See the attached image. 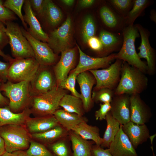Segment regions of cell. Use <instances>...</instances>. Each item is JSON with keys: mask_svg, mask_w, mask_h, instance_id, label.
<instances>
[{"mask_svg": "<svg viewBox=\"0 0 156 156\" xmlns=\"http://www.w3.org/2000/svg\"><path fill=\"white\" fill-rule=\"evenodd\" d=\"M144 73L138 68L123 62L118 84L114 90L115 95L140 94L146 90L148 79Z\"/></svg>", "mask_w": 156, "mask_h": 156, "instance_id": "cell-1", "label": "cell"}, {"mask_svg": "<svg viewBox=\"0 0 156 156\" xmlns=\"http://www.w3.org/2000/svg\"><path fill=\"white\" fill-rule=\"evenodd\" d=\"M30 87V82L26 81L14 83L8 80L0 85V91L9 99L8 107L11 111L18 113L29 107L32 98Z\"/></svg>", "mask_w": 156, "mask_h": 156, "instance_id": "cell-2", "label": "cell"}, {"mask_svg": "<svg viewBox=\"0 0 156 156\" xmlns=\"http://www.w3.org/2000/svg\"><path fill=\"white\" fill-rule=\"evenodd\" d=\"M122 35V45L118 52L116 53L115 59L126 62L144 73H147V64L139 57L135 49V39L140 36L135 25L128 26L124 28Z\"/></svg>", "mask_w": 156, "mask_h": 156, "instance_id": "cell-3", "label": "cell"}, {"mask_svg": "<svg viewBox=\"0 0 156 156\" xmlns=\"http://www.w3.org/2000/svg\"><path fill=\"white\" fill-rule=\"evenodd\" d=\"M0 135L3 139L5 152L27 150L32 139L25 125L10 124L0 127Z\"/></svg>", "mask_w": 156, "mask_h": 156, "instance_id": "cell-4", "label": "cell"}, {"mask_svg": "<svg viewBox=\"0 0 156 156\" xmlns=\"http://www.w3.org/2000/svg\"><path fill=\"white\" fill-rule=\"evenodd\" d=\"M67 90L56 86L43 94L32 97L30 109L36 117L53 115L59 106L60 101Z\"/></svg>", "mask_w": 156, "mask_h": 156, "instance_id": "cell-5", "label": "cell"}, {"mask_svg": "<svg viewBox=\"0 0 156 156\" xmlns=\"http://www.w3.org/2000/svg\"><path fill=\"white\" fill-rule=\"evenodd\" d=\"M5 25L12 56L14 59L35 58L32 47L18 24L13 21H8Z\"/></svg>", "mask_w": 156, "mask_h": 156, "instance_id": "cell-6", "label": "cell"}, {"mask_svg": "<svg viewBox=\"0 0 156 156\" xmlns=\"http://www.w3.org/2000/svg\"><path fill=\"white\" fill-rule=\"evenodd\" d=\"M8 80L14 83L31 82L35 77L40 65L34 58L13 59L9 62Z\"/></svg>", "mask_w": 156, "mask_h": 156, "instance_id": "cell-7", "label": "cell"}, {"mask_svg": "<svg viewBox=\"0 0 156 156\" xmlns=\"http://www.w3.org/2000/svg\"><path fill=\"white\" fill-rule=\"evenodd\" d=\"M116 60L113 64L106 68L89 70L96 81L93 90L105 88L114 90L116 88L120 80L123 61Z\"/></svg>", "mask_w": 156, "mask_h": 156, "instance_id": "cell-8", "label": "cell"}, {"mask_svg": "<svg viewBox=\"0 0 156 156\" xmlns=\"http://www.w3.org/2000/svg\"><path fill=\"white\" fill-rule=\"evenodd\" d=\"M71 37V20L68 16L60 27L50 32L47 44L56 54L70 48Z\"/></svg>", "mask_w": 156, "mask_h": 156, "instance_id": "cell-9", "label": "cell"}, {"mask_svg": "<svg viewBox=\"0 0 156 156\" xmlns=\"http://www.w3.org/2000/svg\"><path fill=\"white\" fill-rule=\"evenodd\" d=\"M49 66L40 65L35 77L30 82L32 97L46 93L57 86L53 71Z\"/></svg>", "mask_w": 156, "mask_h": 156, "instance_id": "cell-10", "label": "cell"}, {"mask_svg": "<svg viewBox=\"0 0 156 156\" xmlns=\"http://www.w3.org/2000/svg\"><path fill=\"white\" fill-rule=\"evenodd\" d=\"M22 32L29 42L34 51L35 58L40 65L51 66L56 62L57 56L47 43L32 36L23 27H20Z\"/></svg>", "mask_w": 156, "mask_h": 156, "instance_id": "cell-11", "label": "cell"}, {"mask_svg": "<svg viewBox=\"0 0 156 156\" xmlns=\"http://www.w3.org/2000/svg\"><path fill=\"white\" fill-rule=\"evenodd\" d=\"M79 55V62L71 72L79 74L90 70H97L99 68H107L110 65L111 62L115 59L116 53H112L102 57H93L89 56L81 50L77 44Z\"/></svg>", "mask_w": 156, "mask_h": 156, "instance_id": "cell-12", "label": "cell"}, {"mask_svg": "<svg viewBox=\"0 0 156 156\" xmlns=\"http://www.w3.org/2000/svg\"><path fill=\"white\" fill-rule=\"evenodd\" d=\"M135 26L141 38L140 45L138 48L139 50L138 55L140 59L143 58L146 60L147 73L150 75H153L156 70V55L155 50L149 42V33L140 24H136Z\"/></svg>", "mask_w": 156, "mask_h": 156, "instance_id": "cell-13", "label": "cell"}, {"mask_svg": "<svg viewBox=\"0 0 156 156\" xmlns=\"http://www.w3.org/2000/svg\"><path fill=\"white\" fill-rule=\"evenodd\" d=\"M61 53L59 61L53 69L57 86L58 87L61 83L67 77L68 73L74 66L76 50L75 48H70L62 52Z\"/></svg>", "mask_w": 156, "mask_h": 156, "instance_id": "cell-14", "label": "cell"}, {"mask_svg": "<svg viewBox=\"0 0 156 156\" xmlns=\"http://www.w3.org/2000/svg\"><path fill=\"white\" fill-rule=\"evenodd\" d=\"M130 96V121L138 125L145 124L152 116L150 108L142 99L140 94Z\"/></svg>", "mask_w": 156, "mask_h": 156, "instance_id": "cell-15", "label": "cell"}, {"mask_svg": "<svg viewBox=\"0 0 156 156\" xmlns=\"http://www.w3.org/2000/svg\"><path fill=\"white\" fill-rule=\"evenodd\" d=\"M110 112L112 116L120 125H124L130 121V96L127 94L115 95L110 103Z\"/></svg>", "mask_w": 156, "mask_h": 156, "instance_id": "cell-16", "label": "cell"}, {"mask_svg": "<svg viewBox=\"0 0 156 156\" xmlns=\"http://www.w3.org/2000/svg\"><path fill=\"white\" fill-rule=\"evenodd\" d=\"M76 80L79 86L81 99L85 112H89L92 108L94 102L92 97V89L96 81L93 75L86 71L79 74Z\"/></svg>", "mask_w": 156, "mask_h": 156, "instance_id": "cell-17", "label": "cell"}, {"mask_svg": "<svg viewBox=\"0 0 156 156\" xmlns=\"http://www.w3.org/2000/svg\"><path fill=\"white\" fill-rule=\"evenodd\" d=\"M120 125L119 129L108 148L113 156H138L137 153Z\"/></svg>", "mask_w": 156, "mask_h": 156, "instance_id": "cell-18", "label": "cell"}, {"mask_svg": "<svg viewBox=\"0 0 156 156\" xmlns=\"http://www.w3.org/2000/svg\"><path fill=\"white\" fill-rule=\"evenodd\" d=\"M23 9V15L25 22L29 28L27 31L33 37L44 42H47L48 35L43 30L40 24L31 8L29 0H25Z\"/></svg>", "mask_w": 156, "mask_h": 156, "instance_id": "cell-19", "label": "cell"}, {"mask_svg": "<svg viewBox=\"0 0 156 156\" xmlns=\"http://www.w3.org/2000/svg\"><path fill=\"white\" fill-rule=\"evenodd\" d=\"M122 128L135 149L146 141L150 136L149 130L145 124L138 125L130 121L122 125Z\"/></svg>", "mask_w": 156, "mask_h": 156, "instance_id": "cell-20", "label": "cell"}, {"mask_svg": "<svg viewBox=\"0 0 156 156\" xmlns=\"http://www.w3.org/2000/svg\"><path fill=\"white\" fill-rule=\"evenodd\" d=\"M60 125L53 115L32 118L29 117L25 125L30 134L42 133Z\"/></svg>", "mask_w": 156, "mask_h": 156, "instance_id": "cell-21", "label": "cell"}, {"mask_svg": "<svg viewBox=\"0 0 156 156\" xmlns=\"http://www.w3.org/2000/svg\"><path fill=\"white\" fill-rule=\"evenodd\" d=\"M31 114L29 107L21 112L16 113L11 111L8 107H0V127L10 124L25 125Z\"/></svg>", "mask_w": 156, "mask_h": 156, "instance_id": "cell-22", "label": "cell"}, {"mask_svg": "<svg viewBox=\"0 0 156 156\" xmlns=\"http://www.w3.org/2000/svg\"><path fill=\"white\" fill-rule=\"evenodd\" d=\"M73 156H91L93 141L86 140L72 130L68 131Z\"/></svg>", "mask_w": 156, "mask_h": 156, "instance_id": "cell-23", "label": "cell"}, {"mask_svg": "<svg viewBox=\"0 0 156 156\" xmlns=\"http://www.w3.org/2000/svg\"><path fill=\"white\" fill-rule=\"evenodd\" d=\"M68 131L59 125L45 132L31 133L32 139L45 145L68 135Z\"/></svg>", "mask_w": 156, "mask_h": 156, "instance_id": "cell-24", "label": "cell"}, {"mask_svg": "<svg viewBox=\"0 0 156 156\" xmlns=\"http://www.w3.org/2000/svg\"><path fill=\"white\" fill-rule=\"evenodd\" d=\"M59 124L69 131L83 121L88 122L85 116L67 112L63 109H57L53 113Z\"/></svg>", "mask_w": 156, "mask_h": 156, "instance_id": "cell-25", "label": "cell"}, {"mask_svg": "<svg viewBox=\"0 0 156 156\" xmlns=\"http://www.w3.org/2000/svg\"><path fill=\"white\" fill-rule=\"evenodd\" d=\"M72 130L86 140L93 141L98 145L100 146L102 143L99 128L96 126L89 125L87 122L82 121Z\"/></svg>", "mask_w": 156, "mask_h": 156, "instance_id": "cell-26", "label": "cell"}, {"mask_svg": "<svg viewBox=\"0 0 156 156\" xmlns=\"http://www.w3.org/2000/svg\"><path fill=\"white\" fill-rule=\"evenodd\" d=\"M105 120L107 122V126L102 138V142L100 146L103 148H108L118 131L120 124L112 116L110 112L107 114Z\"/></svg>", "mask_w": 156, "mask_h": 156, "instance_id": "cell-27", "label": "cell"}, {"mask_svg": "<svg viewBox=\"0 0 156 156\" xmlns=\"http://www.w3.org/2000/svg\"><path fill=\"white\" fill-rule=\"evenodd\" d=\"M59 106L67 112L81 116L85 113L81 99L72 95L65 94L60 101Z\"/></svg>", "mask_w": 156, "mask_h": 156, "instance_id": "cell-28", "label": "cell"}, {"mask_svg": "<svg viewBox=\"0 0 156 156\" xmlns=\"http://www.w3.org/2000/svg\"><path fill=\"white\" fill-rule=\"evenodd\" d=\"M42 17H44L49 24L53 27L60 22L62 14L60 9L52 1L45 0Z\"/></svg>", "mask_w": 156, "mask_h": 156, "instance_id": "cell-29", "label": "cell"}, {"mask_svg": "<svg viewBox=\"0 0 156 156\" xmlns=\"http://www.w3.org/2000/svg\"><path fill=\"white\" fill-rule=\"evenodd\" d=\"M70 142L69 137L68 135L45 146L54 156H73Z\"/></svg>", "mask_w": 156, "mask_h": 156, "instance_id": "cell-30", "label": "cell"}, {"mask_svg": "<svg viewBox=\"0 0 156 156\" xmlns=\"http://www.w3.org/2000/svg\"><path fill=\"white\" fill-rule=\"evenodd\" d=\"M100 17L105 25L111 30L117 29L121 25L119 17L109 6H102L99 10Z\"/></svg>", "mask_w": 156, "mask_h": 156, "instance_id": "cell-31", "label": "cell"}, {"mask_svg": "<svg viewBox=\"0 0 156 156\" xmlns=\"http://www.w3.org/2000/svg\"><path fill=\"white\" fill-rule=\"evenodd\" d=\"M103 47V50L108 53L115 51L120 44V40L116 34L109 31H101L99 38Z\"/></svg>", "mask_w": 156, "mask_h": 156, "instance_id": "cell-32", "label": "cell"}, {"mask_svg": "<svg viewBox=\"0 0 156 156\" xmlns=\"http://www.w3.org/2000/svg\"><path fill=\"white\" fill-rule=\"evenodd\" d=\"M150 3V1L148 0H133L132 9L124 17L125 22L128 26L133 25V23L136 18Z\"/></svg>", "mask_w": 156, "mask_h": 156, "instance_id": "cell-33", "label": "cell"}, {"mask_svg": "<svg viewBox=\"0 0 156 156\" xmlns=\"http://www.w3.org/2000/svg\"><path fill=\"white\" fill-rule=\"evenodd\" d=\"M26 151L28 156H54L45 145L32 139Z\"/></svg>", "mask_w": 156, "mask_h": 156, "instance_id": "cell-34", "label": "cell"}, {"mask_svg": "<svg viewBox=\"0 0 156 156\" xmlns=\"http://www.w3.org/2000/svg\"><path fill=\"white\" fill-rule=\"evenodd\" d=\"M114 96V90L106 88L93 90L92 94L94 102L96 103H111Z\"/></svg>", "mask_w": 156, "mask_h": 156, "instance_id": "cell-35", "label": "cell"}, {"mask_svg": "<svg viewBox=\"0 0 156 156\" xmlns=\"http://www.w3.org/2000/svg\"><path fill=\"white\" fill-rule=\"evenodd\" d=\"M25 0H6L3 1V5L8 8L20 18L24 29L27 30L28 28L27 24L25 22L21 9Z\"/></svg>", "mask_w": 156, "mask_h": 156, "instance_id": "cell-36", "label": "cell"}, {"mask_svg": "<svg viewBox=\"0 0 156 156\" xmlns=\"http://www.w3.org/2000/svg\"><path fill=\"white\" fill-rule=\"evenodd\" d=\"M96 26L94 19L90 15L87 16L83 22L81 34L83 42L85 43L91 38L94 36Z\"/></svg>", "mask_w": 156, "mask_h": 156, "instance_id": "cell-37", "label": "cell"}, {"mask_svg": "<svg viewBox=\"0 0 156 156\" xmlns=\"http://www.w3.org/2000/svg\"><path fill=\"white\" fill-rule=\"evenodd\" d=\"M78 74L71 72L69 76L60 84L59 87L69 91L72 95L81 99V95L76 90L75 83Z\"/></svg>", "mask_w": 156, "mask_h": 156, "instance_id": "cell-38", "label": "cell"}, {"mask_svg": "<svg viewBox=\"0 0 156 156\" xmlns=\"http://www.w3.org/2000/svg\"><path fill=\"white\" fill-rule=\"evenodd\" d=\"M110 2L118 12L125 14V17L133 4V1L131 0H111Z\"/></svg>", "mask_w": 156, "mask_h": 156, "instance_id": "cell-39", "label": "cell"}, {"mask_svg": "<svg viewBox=\"0 0 156 156\" xmlns=\"http://www.w3.org/2000/svg\"><path fill=\"white\" fill-rule=\"evenodd\" d=\"M3 1L0 0V21L4 24L8 21H13L17 18L15 14L3 5Z\"/></svg>", "mask_w": 156, "mask_h": 156, "instance_id": "cell-40", "label": "cell"}, {"mask_svg": "<svg viewBox=\"0 0 156 156\" xmlns=\"http://www.w3.org/2000/svg\"><path fill=\"white\" fill-rule=\"evenodd\" d=\"M100 105V108L96 111L94 115L96 120H105L106 115L111 110V105L109 103H101Z\"/></svg>", "mask_w": 156, "mask_h": 156, "instance_id": "cell-41", "label": "cell"}, {"mask_svg": "<svg viewBox=\"0 0 156 156\" xmlns=\"http://www.w3.org/2000/svg\"><path fill=\"white\" fill-rule=\"evenodd\" d=\"M32 10L36 16L42 17L44 8V0H29Z\"/></svg>", "mask_w": 156, "mask_h": 156, "instance_id": "cell-42", "label": "cell"}, {"mask_svg": "<svg viewBox=\"0 0 156 156\" xmlns=\"http://www.w3.org/2000/svg\"><path fill=\"white\" fill-rule=\"evenodd\" d=\"M91 156H113L108 148L104 149L95 144L92 147Z\"/></svg>", "mask_w": 156, "mask_h": 156, "instance_id": "cell-43", "label": "cell"}, {"mask_svg": "<svg viewBox=\"0 0 156 156\" xmlns=\"http://www.w3.org/2000/svg\"><path fill=\"white\" fill-rule=\"evenodd\" d=\"M9 42V38L5 32L4 24L0 21V50L1 51Z\"/></svg>", "mask_w": 156, "mask_h": 156, "instance_id": "cell-44", "label": "cell"}, {"mask_svg": "<svg viewBox=\"0 0 156 156\" xmlns=\"http://www.w3.org/2000/svg\"><path fill=\"white\" fill-rule=\"evenodd\" d=\"M9 62H3L0 60V80L2 83L8 80V71L10 66Z\"/></svg>", "mask_w": 156, "mask_h": 156, "instance_id": "cell-45", "label": "cell"}, {"mask_svg": "<svg viewBox=\"0 0 156 156\" xmlns=\"http://www.w3.org/2000/svg\"><path fill=\"white\" fill-rule=\"evenodd\" d=\"M90 47L93 50L100 51L103 50V47L99 38L95 36L90 38L87 42Z\"/></svg>", "mask_w": 156, "mask_h": 156, "instance_id": "cell-46", "label": "cell"}, {"mask_svg": "<svg viewBox=\"0 0 156 156\" xmlns=\"http://www.w3.org/2000/svg\"><path fill=\"white\" fill-rule=\"evenodd\" d=\"M1 156H28L26 151L20 150L10 153L5 152Z\"/></svg>", "mask_w": 156, "mask_h": 156, "instance_id": "cell-47", "label": "cell"}, {"mask_svg": "<svg viewBox=\"0 0 156 156\" xmlns=\"http://www.w3.org/2000/svg\"><path fill=\"white\" fill-rule=\"evenodd\" d=\"M95 2L94 0H81L79 1V3L81 7L85 8L91 6Z\"/></svg>", "mask_w": 156, "mask_h": 156, "instance_id": "cell-48", "label": "cell"}, {"mask_svg": "<svg viewBox=\"0 0 156 156\" xmlns=\"http://www.w3.org/2000/svg\"><path fill=\"white\" fill-rule=\"evenodd\" d=\"M1 82L0 80V84ZM9 103V100L4 96L1 92L0 90V105H8Z\"/></svg>", "mask_w": 156, "mask_h": 156, "instance_id": "cell-49", "label": "cell"}, {"mask_svg": "<svg viewBox=\"0 0 156 156\" xmlns=\"http://www.w3.org/2000/svg\"><path fill=\"white\" fill-rule=\"evenodd\" d=\"M5 152L4 141L0 135V156H1Z\"/></svg>", "mask_w": 156, "mask_h": 156, "instance_id": "cell-50", "label": "cell"}, {"mask_svg": "<svg viewBox=\"0 0 156 156\" xmlns=\"http://www.w3.org/2000/svg\"><path fill=\"white\" fill-rule=\"evenodd\" d=\"M0 56L2 57L5 60L9 62H11L13 59L9 55L5 54L3 52L0 50Z\"/></svg>", "mask_w": 156, "mask_h": 156, "instance_id": "cell-51", "label": "cell"}, {"mask_svg": "<svg viewBox=\"0 0 156 156\" xmlns=\"http://www.w3.org/2000/svg\"><path fill=\"white\" fill-rule=\"evenodd\" d=\"M61 1L65 4L68 6L72 5L74 2V0H63Z\"/></svg>", "mask_w": 156, "mask_h": 156, "instance_id": "cell-52", "label": "cell"}, {"mask_svg": "<svg viewBox=\"0 0 156 156\" xmlns=\"http://www.w3.org/2000/svg\"><path fill=\"white\" fill-rule=\"evenodd\" d=\"M150 14V18L151 20L156 23V12L155 11L152 10Z\"/></svg>", "mask_w": 156, "mask_h": 156, "instance_id": "cell-53", "label": "cell"}, {"mask_svg": "<svg viewBox=\"0 0 156 156\" xmlns=\"http://www.w3.org/2000/svg\"><path fill=\"white\" fill-rule=\"evenodd\" d=\"M152 150V152H153V156H155V155L154 153V151H153V150Z\"/></svg>", "mask_w": 156, "mask_h": 156, "instance_id": "cell-54", "label": "cell"}]
</instances>
